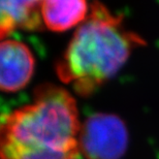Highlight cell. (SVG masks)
I'll use <instances>...</instances> for the list:
<instances>
[{"instance_id":"8992f818","label":"cell","mask_w":159,"mask_h":159,"mask_svg":"<svg viewBox=\"0 0 159 159\" xmlns=\"http://www.w3.org/2000/svg\"><path fill=\"white\" fill-rule=\"evenodd\" d=\"M89 12L87 0H43L40 11L43 26L57 32L80 26Z\"/></svg>"},{"instance_id":"7a4b0ae2","label":"cell","mask_w":159,"mask_h":159,"mask_svg":"<svg viewBox=\"0 0 159 159\" xmlns=\"http://www.w3.org/2000/svg\"><path fill=\"white\" fill-rule=\"evenodd\" d=\"M80 128L71 94L58 86L40 85L34 90L32 103L0 115V150L80 153Z\"/></svg>"},{"instance_id":"5b68a950","label":"cell","mask_w":159,"mask_h":159,"mask_svg":"<svg viewBox=\"0 0 159 159\" xmlns=\"http://www.w3.org/2000/svg\"><path fill=\"white\" fill-rule=\"evenodd\" d=\"M43 0H0V40L17 29L37 30L43 27Z\"/></svg>"},{"instance_id":"277c9868","label":"cell","mask_w":159,"mask_h":159,"mask_svg":"<svg viewBox=\"0 0 159 159\" xmlns=\"http://www.w3.org/2000/svg\"><path fill=\"white\" fill-rule=\"evenodd\" d=\"M35 59L26 44L18 40L0 41V91L17 92L31 81Z\"/></svg>"},{"instance_id":"6da1fadb","label":"cell","mask_w":159,"mask_h":159,"mask_svg":"<svg viewBox=\"0 0 159 159\" xmlns=\"http://www.w3.org/2000/svg\"><path fill=\"white\" fill-rule=\"evenodd\" d=\"M144 44L145 40L127 29L120 16L95 1L56 62V74L79 95L88 96L112 79L133 51Z\"/></svg>"},{"instance_id":"52a82bcc","label":"cell","mask_w":159,"mask_h":159,"mask_svg":"<svg viewBox=\"0 0 159 159\" xmlns=\"http://www.w3.org/2000/svg\"><path fill=\"white\" fill-rule=\"evenodd\" d=\"M72 159H78V158H72Z\"/></svg>"},{"instance_id":"3957f363","label":"cell","mask_w":159,"mask_h":159,"mask_svg":"<svg viewBox=\"0 0 159 159\" xmlns=\"http://www.w3.org/2000/svg\"><path fill=\"white\" fill-rule=\"evenodd\" d=\"M78 146L87 159H120L128 146L125 123L113 114H93L81 124Z\"/></svg>"}]
</instances>
